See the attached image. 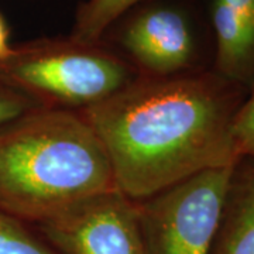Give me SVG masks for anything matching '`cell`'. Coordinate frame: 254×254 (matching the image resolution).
Wrapping results in <instances>:
<instances>
[{
	"mask_svg": "<svg viewBox=\"0 0 254 254\" xmlns=\"http://www.w3.org/2000/svg\"><path fill=\"white\" fill-rule=\"evenodd\" d=\"M215 37L212 69L246 88H254V0H210Z\"/></svg>",
	"mask_w": 254,
	"mask_h": 254,
	"instance_id": "obj_7",
	"label": "cell"
},
{
	"mask_svg": "<svg viewBox=\"0 0 254 254\" xmlns=\"http://www.w3.org/2000/svg\"><path fill=\"white\" fill-rule=\"evenodd\" d=\"M247 95L212 68L167 78L138 75L81 113L109 157L116 188L140 202L236 163L233 125Z\"/></svg>",
	"mask_w": 254,
	"mask_h": 254,
	"instance_id": "obj_1",
	"label": "cell"
},
{
	"mask_svg": "<svg viewBox=\"0 0 254 254\" xmlns=\"http://www.w3.org/2000/svg\"><path fill=\"white\" fill-rule=\"evenodd\" d=\"M141 1L147 0H86L76 10L71 37L82 43H102L108 30Z\"/></svg>",
	"mask_w": 254,
	"mask_h": 254,
	"instance_id": "obj_9",
	"label": "cell"
},
{
	"mask_svg": "<svg viewBox=\"0 0 254 254\" xmlns=\"http://www.w3.org/2000/svg\"><path fill=\"white\" fill-rule=\"evenodd\" d=\"M235 164L195 174L137 202L147 254H210Z\"/></svg>",
	"mask_w": 254,
	"mask_h": 254,
	"instance_id": "obj_4",
	"label": "cell"
},
{
	"mask_svg": "<svg viewBox=\"0 0 254 254\" xmlns=\"http://www.w3.org/2000/svg\"><path fill=\"white\" fill-rule=\"evenodd\" d=\"M210 254H254V158L233 167Z\"/></svg>",
	"mask_w": 254,
	"mask_h": 254,
	"instance_id": "obj_8",
	"label": "cell"
},
{
	"mask_svg": "<svg viewBox=\"0 0 254 254\" xmlns=\"http://www.w3.org/2000/svg\"><path fill=\"white\" fill-rule=\"evenodd\" d=\"M136 78L119 53L71 36L18 44L0 60V81L46 109H86Z\"/></svg>",
	"mask_w": 254,
	"mask_h": 254,
	"instance_id": "obj_3",
	"label": "cell"
},
{
	"mask_svg": "<svg viewBox=\"0 0 254 254\" xmlns=\"http://www.w3.org/2000/svg\"><path fill=\"white\" fill-rule=\"evenodd\" d=\"M41 106L13 86L0 81V130Z\"/></svg>",
	"mask_w": 254,
	"mask_h": 254,
	"instance_id": "obj_11",
	"label": "cell"
},
{
	"mask_svg": "<svg viewBox=\"0 0 254 254\" xmlns=\"http://www.w3.org/2000/svg\"><path fill=\"white\" fill-rule=\"evenodd\" d=\"M233 140L239 157L254 158V88L237 112L233 125Z\"/></svg>",
	"mask_w": 254,
	"mask_h": 254,
	"instance_id": "obj_12",
	"label": "cell"
},
{
	"mask_svg": "<svg viewBox=\"0 0 254 254\" xmlns=\"http://www.w3.org/2000/svg\"><path fill=\"white\" fill-rule=\"evenodd\" d=\"M60 254H147L137 202L108 190L37 225Z\"/></svg>",
	"mask_w": 254,
	"mask_h": 254,
	"instance_id": "obj_6",
	"label": "cell"
},
{
	"mask_svg": "<svg viewBox=\"0 0 254 254\" xmlns=\"http://www.w3.org/2000/svg\"><path fill=\"white\" fill-rule=\"evenodd\" d=\"M0 254H60L26 226L0 210Z\"/></svg>",
	"mask_w": 254,
	"mask_h": 254,
	"instance_id": "obj_10",
	"label": "cell"
},
{
	"mask_svg": "<svg viewBox=\"0 0 254 254\" xmlns=\"http://www.w3.org/2000/svg\"><path fill=\"white\" fill-rule=\"evenodd\" d=\"M11 46L9 44V28L6 24V20L0 13V60L9 54Z\"/></svg>",
	"mask_w": 254,
	"mask_h": 254,
	"instance_id": "obj_13",
	"label": "cell"
},
{
	"mask_svg": "<svg viewBox=\"0 0 254 254\" xmlns=\"http://www.w3.org/2000/svg\"><path fill=\"white\" fill-rule=\"evenodd\" d=\"M116 190L109 157L76 110L37 109L0 130V210L38 225Z\"/></svg>",
	"mask_w": 254,
	"mask_h": 254,
	"instance_id": "obj_2",
	"label": "cell"
},
{
	"mask_svg": "<svg viewBox=\"0 0 254 254\" xmlns=\"http://www.w3.org/2000/svg\"><path fill=\"white\" fill-rule=\"evenodd\" d=\"M122 18L113 38L140 75L167 78L205 71L199 30L184 6L154 1Z\"/></svg>",
	"mask_w": 254,
	"mask_h": 254,
	"instance_id": "obj_5",
	"label": "cell"
}]
</instances>
